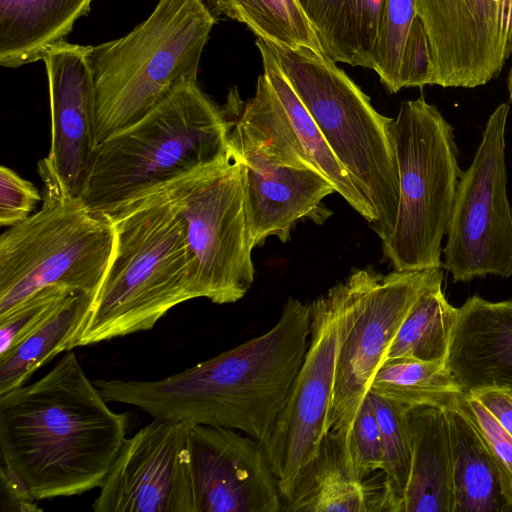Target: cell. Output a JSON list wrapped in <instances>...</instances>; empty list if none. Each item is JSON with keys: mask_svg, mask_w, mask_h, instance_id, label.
Returning a JSON list of instances; mask_svg holds the SVG:
<instances>
[{"mask_svg": "<svg viewBox=\"0 0 512 512\" xmlns=\"http://www.w3.org/2000/svg\"><path fill=\"white\" fill-rule=\"evenodd\" d=\"M446 366L464 393L512 392V300L469 297L458 307Z\"/></svg>", "mask_w": 512, "mask_h": 512, "instance_id": "cell-18", "label": "cell"}, {"mask_svg": "<svg viewBox=\"0 0 512 512\" xmlns=\"http://www.w3.org/2000/svg\"><path fill=\"white\" fill-rule=\"evenodd\" d=\"M158 188L184 223L197 297L215 304L243 298L255 275L243 163L231 151Z\"/></svg>", "mask_w": 512, "mask_h": 512, "instance_id": "cell-10", "label": "cell"}, {"mask_svg": "<svg viewBox=\"0 0 512 512\" xmlns=\"http://www.w3.org/2000/svg\"><path fill=\"white\" fill-rule=\"evenodd\" d=\"M407 420L411 471L402 512H454L453 455L445 408L415 406Z\"/></svg>", "mask_w": 512, "mask_h": 512, "instance_id": "cell-19", "label": "cell"}, {"mask_svg": "<svg viewBox=\"0 0 512 512\" xmlns=\"http://www.w3.org/2000/svg\"><path fill=\"white\" fill-rule=\"evenodd\" d=\"M432 85V60L425 27L418 17L404 46L398 76L399 89Z\"/></svg>", "mask_w": 512, "mask_h": 512, "instance_id": "cell-35", "label": "cell"}, {"mask_svg": "<svg viewBox=\"0 0 512 512\" xmlns=\"http://www.w3.org/2000/svg\"><path fill=\"white\" fill-rule=\"evenodd\" d=\"M508 91H509V99L512 102V68L510 69V73L508 76Z\"/></svg>", "mask_w": 512, "mask_h": 512, "instance_id": "cell-38", "label": "cell"}, {"mask_svg": "<svg viewBox=\"0 0 512 512\" xmlns=\"http://www.w3.org/2000/svg\"><path fill=\"white\" fill-rule=\"evenodd\" d=\"M337 160L373 206L371 227L382 241L392 234L399 202L396 156L389 133L393 118L321 52L265 42Z\"/></svg>", "mask_w": 512, "mask_h": 512, "instance_id": "cell-7", "label": "cell"}, {"mask_svg": "<svg viewBox=\"0 0 512 512\" xmlns=\"http://www.w3.org/2000/svg\"><path fill=\"white\" fill-rule=\"evenodd\" d=\"M128 425V414L108 406L71 350L39 380L0 395L3 463L36 500L99 488Z\"/></svg>", "mask_w": 512, "mask_h": 512, "instance_id": "cell-2", "label": "cell"}, {"mask_svg": "<svg viewBox=\"0 0 512 512\" xmlns=\"http://www.w3.org/2000/svg\"><path fill=\"white\" fill-rule=\"evenodd\" d=\"M418 18L415 0H384L372 69L390 93H397L404 46Z\"/></svg>", "mask_w": 512, "mask_h": 512, "instance_id": "cell-30", "label": "cell"}, {"mask_svg": "<svg viewBox=\"0 0 512 512\" xmlns=\"http://www.w3.org/2000/svg\"><path fill=\"white\" fill-rule=\"evenodd\" d=\"M231 155L224 108L195 79H182L156 106L96 146L80 195L108 214Z\"/></svg>", "mask_w": 512, "mask_h": 512, "instance_id": "cell-4", "label": "cell"}, {"mask_svg": "<svg viewBox=\"0 0 512 512\" xmlns=\"http://www.w3.org/2000/svg\"><path fill=\"white\" fill-rule=\"evenodd\" d=\"M443 279L442 268L394 270L386 275L365 268L345 279L351 316L339 349L326 428L339 446L346 468L349 435L375 373L413 304Z\"/></svg>", "mask_w": 512, "mask_h": 512, "instance_id": "cell-11", "label": "cell"}, {"mask_svg": "<svg viewBox=\"0 0 512 512\" xmlns=\"http://www.w3.org/2000/svg\"><path fill=\"white\" fill-rule=\"evenodd\" d=\"M1 498L5 510L39 511L41 508L35 504L36 499L24 480L10 467L1 466ZM2 507V508H3Z\"/></svg>", "mask_w": 512, "mask_h": 512, "instance_id": "cell-36", "label": "cell"}, {"mask_svg": "<svg viewBox=\"0 0 512 512\" xmlns=\"http://www.w3.org/2000/svg\"><path fill=\"white\" fill-rule=\"evenodd\" d=\"M497 420L500 426L512 436V392L495 387L481 388L469 392Z\"/></svg>", "mask_w": 512, "mask_h": 512, "instance_id": "cell-37", "label": "cell"}, {"mask_svg": "<svg viewBox=\"0 0 512 512\" xmlns=\"http://www.w3.org/2000/svg\"><path fill=\"white\" fill-rule=\"evenodd\" d=\"M38 172L42 207L0 237V316L50 286L96 297L115 253L111 217Z\"/></svg>", "mask_w": 512, "mask_h": 512, "instance_id": "cell-8", "label": "cell"}, {"mask_svg": "<svg viewBox=\"0 0 512 512\" xmlns=\"http://www.w3.org/2000/svg\"><path fill=\"white\" fill-rule=\"evenodd\" d=\"M255 44L261 54L263 74L267 77L288 113L307 153L319 170L334 185L336 192L372 227L376 222V215L370 201L335 157L318 126L291 87L264 41L257 38Z\"/></svg>", "mask_w": 512, "mask_h": 512, "instance_id": "cell-25", "label": "cell"}, {"mask_svg": "<svg viewBox=\"0 0 512 512\" xmlns=\"http://www.w3.org/2000/svg\"><path fill=\"white\" fill-rule=\"evenodd\" d=\"M93 0H0V65L18 68L42 60L65 40Z\"/></svg>", "mask_w": 512, "mask_h": 512, "instance_id": "cell-20", "label": "cell"}, {"mask_svg": "<svg viewBox=\"0 0 512 512\" xmlns=\"http://www.w3.org/2000/svg\"><path fill=\"white\" fill-rule=\"evenodd\" d=\"M381 496L382 490L351 476L327 434L283 498L282 512H380Z\"/></svg>", "mask_w": 512, "mask_h": 512, "instance_id": "cell-21", "label": "cell"}, {"mask_svg": "<svg viewBox=\"0 0 512 512\" xmlns=\"http://www.w3.org/2000/svg\"><path fill=\"white\" fill-rule=\"evenodd\" d=\"M438 281L413 304L393 339L386 359L413 358L446 362L458 308L452 306Z\"/></svg>", "mask_w": 512, "mask_h": 512, "instance_id": "cell-27", "label": "cell"}, {"mask_svg": "<svg viewBox=\"0 0 512 512\" xmlns=\"http://www.w3.org/2000/svg\"><path fill=\"white\" fill-rule=\"evenodd\" d=\"M429 41L432 85L474 88L512 54V0H415Z\"/></svg>", "mask_w": 512, "mask_h": 512, "instance_id": "cell-14", "label": "cell"}, {"mask_svg": "<svg viewBox=\"0 0 512 512\" xmlns=\"http://www.w3.org/2000/svg\"><path fill=\"white\" fill-rule=\"evenodd\" d=\"M457 403L471 419L496 461L502 477L503 492L512 509V436L469 393H462Z\"/></svg>", "mask_w": 512, "mask_h": 512, "instance_id": "cell-33", "label": "cell"}, {"mask_svg": "<svg viewBox=\"0 0 512 512\" xmlns=\"http://www.w3.org/2000/svg\"><path fill=\"white\" fill-rule=\"evenodd\" d=\"M187 422L154 419L126 438L104 478L96 512H194Z\"/></svg>", "mask_w": 512, "mask_h": 512, "instance_id": "cell-15", "label": "cell"}, {"mask_svg": "<svg viewBox=\"0 0 512 512\" xmlns=\"http://www.w3.org/2000/svg\"><path fill=\"white\" fill-rule=\"evenodd\" d=\"M445 410L453 455L454 512L512 511L499 467L477 428L457 401Z\"/></svg>", "mask_w": 512, "mask_h": 512, "instance_id": "cell-23", "label": "cell"}, {"mask_svg": "<svg viewBox=\"0 0 512 512\" xmlns=\"http://www.w3.org/2000/svg\"><path fill=\"white\" fill-rule=\"evenodd\" d=\"M42 60L49 85L51 145L38 171L50 174L69 194L80 197L98 145L87 46L61 40L45 50Z\"/></svg>", "mask_w": 512, "mask_h": 512, "instance_id": "cell-17", "label": "cell"}, {"mask_svg": "<svg viewBox=\"0 0 512 512\" xmlns=\"http://www.w3.org/2000/svg\"><path fill=\"white\" fill-rule=\"evenodd\" d=\"M115 253L76 347L148 331L198 298L185 226L160 188L108 213Z\"/></svg>", "mask_w": 512, "mask_h": 512, "instance_id": "cell-3", "label": "cell"}, {"mask_svg": "<svg viewBox=\"0 0 512 512\" xmlns=\"http://www.w3.org/2000/svg\"><path fill=\"white\" fill-rule=\"evenodd\" d=\"M75 293L64 286L46 287L0 316V356L19 345Z\"/></svg>", "mask_w": 512, "mask_h": 512, "instance_id": "cell-31", "label": "cell"}, {"mask_svg": "<svg viewBox=\"0 0 512 512\" xmlns=\"http://www.w3.org/2000/svg\"><path fill=\"white\" fill-rule=\"evenodd\" d=\"M322 53L333 62L372 69L384 0H297Z\"/></svg>", "mask_w": 512, "mask_h": 512, "instance_id": "cell-22", "label": "cell"}, {"mask_svg": "<svg viewBox=\"0 0 512 512\" xmlns=\"http://www.w3.org/2000/svg\"><path fill=\"white\" fill-rule=\"evenodd\" d=\"M215 10L246 25L257 38L290 49L321 46L297 0H212Z\"/></svg>", "mask_w": 512, "mask_h": 512, "instance_id": "cell-28", "label": "cell"}, {"mask_svg": "<svg viewBox=\"0 0 512 512\" xmlns=\"http://www.w3.org/2000/svg\"><path fill=\"white\" fill-rule=\"evenodd\" d=\"M215 23L204 0H159L127 35L87 46L98 143L144 116L182 79L197 80Z\"/></svg>", "mask_w": 512, "mask_h": 512, "instance_id": "cell-5", "label": "cell"}, {"mask_svg": "<svg viewBox=\"0 0 512 512\" xmlns=\"http://www.w3.org/2000/svg\"><path fill=\"white\" fill-rule=\"evenodd\" d=\"M311 308L289 297L262 335L159 380H94L108 402L154 419L221 426L263 443L303 362Z\"/></svg>", "mask_w": 512, "mask_h": 512, "instance_id": "cell-1", "label": "cell"}, {"mask_svg": "<svg viewBox=\"0 0 512 512\" xmlns=\"http://www.w3.org/2000/svg\"><path fill=\"white\" fill-rule=\"evenodd\" d=\"M42 199L37 188L11 168L0 167V224L14 226L32 215Z\"/></svg>", "mask_w": 512, "mask_h": 512, "instance_id": "cell-34", "label": "cell"}, {"mask_svg": "<svg viewBox=\"0 0 512 512\" xmlns=\"http://www.w3.org/2000/svg\"><path fill=\"white\" fill-rule=\"evenodd\" d=\"M224 112L231 151L245 168L254 244L269 236L285 243L297 221L319 219L322 200L335 187L307 153L264 74L249 101L243 103L236 93Z\"/></svg>", "mask_w": 512, "mask_h": 512, "instance_id": "cell-6", "label": "cell"}, {"mask_svg": "<svg viewBox=\"0 0 512 512\" xmlns=\"http://www.w3.org/2000/svg\"><path fill=\"white\" fill-rule=\"evenodd\" d=\"M381 433L384 474L380 512H402L411 471L410 408L368 393Z\"/></svg>", "mask_w": 512, "mask_h": 512, "instance_id": "cell-29", "label": "cell"}, {"mask_svg": "<svg viewBox=\"0 0 512 512\" xmlns=\"http://www.w3.org/2000/svg\"><path fill=\"white\" fill-rule=\"evenodd\" d=\"M509 106L491 113L470 166L462 172L442 249L454 282L512 276V210L507 195L505 129Z\"/></svg>", "mask_w": 512, "mask_h": 512, "instance_id": "cell-13", "label": "cell"}, {"mask_svg": "<svg viewBox=\"0 0 512 512\" xmlns=\"http://www.w3.org/2000/svg\"><path fill=\"white\" fill-rule=\"evenodd\" d=\"M194 512H282L263 443L238 430L188 425Z\"/></svg>", "mask_w": 512, "mask_h": 512, "instance_id": "cell-16", "label": "cell"}, {"mask_svg": "<svg viewBox=\"0 0 512 512\" xmlns=\"http://www.w3.org/2000/svg\"><path fill=\"white\" fill-rule=\"evenodd\" d=\"M369 392L408 408L422 405L447 408L464 393L446 362L413 358L385 359L374 375Z\"/></svg>", "mask_w": 512, "mask_h": 512, "instance_id": "cell-26", "label": "cell"}, {"mask_svg": "<svg viewBox=\"0 0 512 512\" xmlns=\"http://www.w3.org/2000/svg\"><path fill=\"white\" fill-rule=\"evenodd\" d=\"M95 296L72 293L19 345L0 356V395L25 385L31 376L61 352L76 347Z\"/></svg>", "mask_w": 512, "mask_h": 512, "instance_id": "cell-24", "label": "cell"}, {"mask_svg": "<svg viewBox=\"0 0 512 512\" xmlns=\"http://www.w3.org/2000/svg\"><path fill=\"white\" fill-rule=\"evenodd\" d=\"M382 464L381 433L367 394L357 412L349 435L347 468L352 477L364 481L370 473L381 470Z\"/></svg>", "mask_w": 512, "mask_h": 512, "instance_id": "cell-32", "label": "cell"}, {"mask_svg": "<svg viewBox=\"0 0 512 512\" xmlns=\"http://www.w3.org/2000/svg\"><path fill=\"white\" fill-rule=\"evenodd\" d=\"M399 177L392 234L382 241L396 271L442 268L446 235L459 179L454 128L421 95L403 101L389 124Z\"/></svg>", "mask_w": 512, "mask_h": 512, "instance_id": "cell-9", "label": "cell"}, {"mask_svg": "<svg viewBox=\"0 0 512 512\" xmlns=\"http://www.w3.org/2000/svg\"><path fill=\"white\" fill-rule=\"evenodd\" d=\"M311 335L303 362L263 446L282 500L327 435L337 359L350 316L346 280L310 304Z\"/></svg>", "mask_w": 512, "mask_h": 512, "instance_id": "cell-12", "label": "cell"}]
</instances>
